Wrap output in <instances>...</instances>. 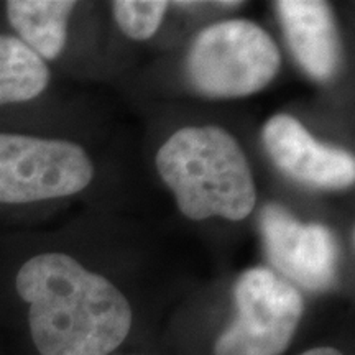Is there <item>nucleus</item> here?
I'll return each instance as SVG.
<instances>
[{
  "instance_id": "1",
  "label": "nucleus",
  "mask_w": 355,
  "mask_h": 355,
  "mask_svg": "<svg viewBox=\"0 0 355 355\" xmlns=\"http://www.w3.org/2000/svg\"><path fill=\"white\" fill-rule=\"evenodd\" d=\"M15 286L30 306V332L42 355H109L130 332L125 296L66 254L25 261Z\"/></svg>"
},
{
  "instance_id": "2",
  "label": "nucleus",
  "mask_w": 355,
  "mask_h": 355,
  "mask_svg": "<svg viewBox=\"0 0 355 355\" xmlns=\"http://www.w3.org/2000/svg\"><path fill=\"white\" fill-rule=\"evenodd\" d=\"M157 168L188 219L242 220L254 211V175L239 141L224 128H180L159 148Z\"/></svg>"
},
{
  "instance_id": "3",
  "label": "nucleus",
  "mask_w": 355,
  "mask_h": 355,
  "mask_svg": "<svg viewBox=\"0 0 355 355\" xmlns=\"http://www.w3.org/2000/svg\"><path fill=\"white\" fill-rule=\"evenodd\" d=\"M282 56L275 40L250 20L207 26L193 42L188 76L202 96L230 99L255 94L277 76Z\"/></svg>"
},
{
  "instance_id": "4",
  "label": "nucleus",
  "mask_w": 355,
  "mask_h": 355,
  "mask_svg": "<svg viewBox=\"0 0 355 355\" xmlns=\"http://www.w3.org/2000/svg\"><path fill=\"white\" fill-rule=\"evenodd\" d=\"M237 316L217 339L216 355H282L303 316L304 301L290 282L265 266L241 275L234 288Z\"/></svg>"
},
{
  "instance_id": "5",
  "label": "nucleus",
  "mask_w": 355,
  "mask_h": 355,
  "mask_svg": "<svg viewBox=\"0 0 355 355\" xmlns=\"http://www.w3.org/2000/svg\"><path fill=\"white\" fill-rule=\"evenodd\" d=\"M92 176L94 165L73 141L0 133V202L71 196L86 188Z\"/></svg>"
},
{
  "instance_id": "6",
  "label": "nucleus",
  "mask_w": 355,
  "mask_h": 355,
  "mask_svg": "<svg viewBox=\"0 0 355 355\" xmlns=\"http://www.w3.org/2000/svg\"><path fill=\"white\" fill-rule=\"evenodd\" d=\"M260 229L268 259L279 273L311 291L332 286L337 242L326 225L303 224L285 207L268 204L260 212Z\"/></svg>"
},
{
  "instance_id": "7",
  "label": "nucleus",
  "mask_w": 355,
  "mask_h": 355,
  "mask_svg": "<svg viewBox=\"0 0 355 355\" xmlns=\"http://www.w3.org/2000/svg\"><path fill=\"white\" fill-rule=\"evenodd\" d=\"M270 158L286 176L321 189H345L355 181L354 157L314 139L295 117L273 115L263 127Z\"/></svg>"
},
{
  "instance_id": "8",
  "label": "nucleus",
  "mask_w": 355,
  "mask_h": 355,
  "mask_svg": "<svg viewBox=\"0 0 355 355\" xmlns=\"http://www.w3.org/2000/svg\"><path fill=\"white\" fill-rule=\"evenodd\" d=\"M275 8L301 68L318 81L334 76L340 44L331 7L319 0H279Z\"/></svg>"
},
{
  "instance_id": "9",
  "label": "nucleus",
  "mask_w": 355,
  "mask_h": 355,
  "mask_svg": "<svg viewBox=\"0 0 355 355\" xmlns=\"http://www.w3.org/2000/svg\"><path fill=\"white\" fill-rule=\"evenodd\" d=\"M7 17L20 40L42 60H55L61 55L68 20L76 2L73 0H10Z\"/></svg>"
},
{
  "instance_id": "10",
  "label": "nucleus",
  "mask_w": 355,
  "mask_h": 355,
  "mask_svg": "<svg viewBox=\"0 0 355 355\" xmlns=\"http://www.w3.org/2000/svg\"><path fill=\"white\" fill-rule=\"evenodd\" d=\"M50 69L20 38L0 35V105L26 102L42 94Z\"/></svg>"
},
{
  "instance_id": "11",
  "label": "nucleus",
  "mask_w": 355,
  "mask_h": 355,
  "mask_svg": "<svg viewBox=\"0 0 355 355\" xmlns=\"http://www.w3.org/2000/svg\"><path fill=\"white\" fill-rule=\"evenodd\" d=\"M168 6L170 3L163 0H115L112 12L128 38L146 40L162 25Z\"/></svg>"
},
{
  "instance_id": "12",
  "label": "nucleus",
  "mask_w": 355,
  "mask_h": 355,
  "mask_svg": "<svg viewBox=\"0 0 355 355\" xmlns=\"http://www.w3.org/2000/svg\"><path fill=\"white\" fill-rule=\"evenodd\" d=\"M301 355H343L339 352L337 349H332V347H316V349H311V350H306Z\"/></svg>"
}]
</instances>
